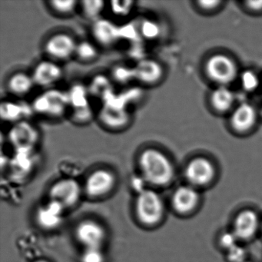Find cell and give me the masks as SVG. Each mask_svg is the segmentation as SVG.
Segmentation results:
<instances>
[{
    "mask_svg": "<svg viewBox=\"0 0 262 262\" xmlns=\"http://www.w3.org/2000/svg\"><path fill=\"white\" fill-rule=\"evenodd\" d=\"M143 179L156 186L168 185L174 179L173 164L168 156L156 148H147L138 159Z\"/></svg>",
    "mask_w": 262,
    "mask_h": 262,
    "instance_id": "1",
    "label": "cell"
},
{
    "mask_svg": "<svg viewBox=\"0 0 262 262\" xmlns=\"http://www.w3.org/2000/svg\"><path fill=\"white\" fill-rule=\"evenodd\" d=\"M69 106L70 102L67 93L50 90L36 98L32 105V110L44 117L58 119L66 114Z\"/></svg>",
    "mask_w": 262,
    "mask_h": 262,
    "instance_id": "2",
    "label": "cell"
},
{
    "mask_svg": "<svg viewBox=\"0 0 262 262\" xmlns=\"http://www.w3.org/2000/svg\"><path fill=\"white\" fill-rule=\"evenodd\" d=\"M164 204L160 196L151 190L145 189L139 193L136 211L139 222L147 226L157 225L164 215Z\"/></svg>",
    "mask_w": 262,
    "mask_h": 262,
    "instance_id": "3",
    "label": "cell"
},
{
    "mask_svg": "<svg viewBox=\"0 0 262 262\" xmlns=\"http://www.w3.org/2000/svg\"><path fill=\"white\" fill-rule=\"evenodd\" d=\"M7 137L16 151H33L39 143L40 134L33 124L23 120L13 124Z\"/></svg>",
    "mask_w": 262,
    "mask_h": 262,
    "instance_id": "4",
    "label": "cell"
},
{
    "mask_svg": "<svg viewBox=\"0 0 262 262\" xmlns=\"http://www.w3.org/2000/svg\"><path fill=\"white\" fill-rule=\"evenodd\" d=\"M206 72L211 80L221 85L231 83L235 79L237 73L235 63L225 55L211 56L207 62Z\"/></svg>",
    "mask_w": 262,
    "mask_h": 262,
    "instance_id": "5",
    "label": "cell"
},
{
    "mask_svg": "<svg viewBox=\"0 0 262 262\" xmlns=\"http://www.w3.org/2000/svg\"><path fill=\"white\" fill-rule=\"evenodd\" d=\"M215 174L212 162L202 157L190 161L185 169V179L193 187L209 185L214 180Z\"/></svg>",
    "mask_w": 262,
    "mask_h": 262,
    "instance_id": "6",
    "label": "cell"
},
{
    "mask_svg": "<svg viewBox=\"0 0 262 262\" xmlns=\"http://www.w3.org/2000/svg\"><path fill=\"white\" fill-rule=\"evenodd\" d=\"M77 42L73 36L59 33L50 36L45 45V53L56 61H66L76 55Z\"/></svg>",
    "mask_w": 262,
    "mask_h": 262,
    "instance_id": "7",
    "label": "cell"
},
{
    "mask_svg": "<svg viewBox=\"0 0 262 262\" xmlns=\"http://www.w3.org/2000/svg\"><path fill=\"white\" fill-rule=\"evenodd\" d=\"M81 188L79 184L73 179L58 181L50 188L51 201L58 202L64 208L73 206L79 200Z\"/></svg>",
    "mask_w": 262,
    "mask_h": 262,
    "instance_id": "8",
    "label": "cell"
},
{
    "mask_svg": "<svg viewBox=\"0 0 262 262\" xmlns=\"http://www.w3.org/2000/svg\"><path fill=\"white\" fill-rule=\"evenodd\" d=\"M76 236L85 248H101L105 239V231L98 222L85 220L78 225Z\"/></svg>",
    "mask_w": 262,
    "mask_h": 262,
    "instance_id": "9",
    "label": "cell"
},
{
    "mask_svg": "<svg viewBox=\"0 0 262 262\" xmlns=\"http://www.w3.org/2000/svg\"><path fill=\"white\" fill-rule=\"evenodd\" d=\"M115 184V174L110 170L100 168L92 172L87 178L85 191L91 197H101L111 191Z\"/></svg>",
    "mask_w": 262,
    "mask_h": 262,
    "instance_id": "10",
    "label": "cell"
},
{
    "mask_svg": "<svg viewBox=\"0 0 262 262\" xmlns=\"http://www.w3.org/2000/svg\"><path fill=\"white\" fill-rule=\"evenodd\" d=\"M260 226L258 216L251 209L241 211L234 217L233 231L237 240L248 241L252 238Z\"/></svg>",
    "mask_w": 262,
    "mask_h": 262,
    "instance_id": "11",
    "label": "cell"
},
{
    "mask_svg": "<svg viewBox=\"0 0 262 262\" xmlns=\"http://www.w3.org/2000/svg\"><path fill=\"white\" fill-rule=\"evenodd\" d=\"M200 194L194 187L182 185L173 193L171 205L174 211L180 214H188L197 208Z\"/></svg>",
    "mask_w": 262,
    "mask_h": 262,
    "instance_id": "12",
    "label": "cell"
},
{
    "mask_svg": "<svg viewBox=\"0 0 262 262\" xmlns=\"http://www.w3.org/2000/svg\"><path fill=\"white\" fill-rule=\"evenodd\" d=\"M32 77L35 85L39 87H51L62 79V68L53 61H42L35 67Z\"/></svg>",
    "mask_w": 262,
    "mask_h": 262,
    "instance_id": "13",
    "label": "cell"
},
{
    "mask_svg": "<svg viewBox=\"0 0 262 262\" xmlns=\"http://www.w3.org/2000/svg\"><path fill=\"white\" fill-rule=\"evenodd\" d=\"M136 80L145 85L158 83L163 76V69L157 61L143 59L133 68Z\"/></svg>",
    "mask_w": 262,
    "mask_h": 262,
    "instance_id": "14",
    "label": "cell"
},
{
    "mask_svg": "<svg viewBox=\"0 0 262 262\" xmlns=\"http://www.w3.org/2000/svg\"><path fill=\"white\" fill-rule=\"evenodd\" d=\"M64 207L54 201H50L45 206L41 207L36 214L38 224L46 229H53L62 222Z\"/></svg>",
    "mask_w": 262,
    "mask_h": 262,
    "instance_id": "15",
    "label": "cell"
},
{
    "mask_svg": "<svg viewBox=\"0 0 262 262\" xmlns=\"http://www.w3.org/2000/svg\"><path fill=\"white\" fill-rule=\"evenodd\" d=\"M256 111L251 104L243 102L236 108L231 118L233 128L238 132H246L255 123Z\"/></svg>",
    "mask_w": 262,
    "mask_h": 262,
    "instance_id": "16",
    "label": "cell"
},
{
    "mask_svg": "<svg viewBox=\"0 0 262 262\" xmlns=\"http://www.w3.org/2000/svg\"><path fill=\"white\" fill-rule=\"evenodd\" d=\"M35 85L32 75L19 72L9 78L7 88L13 96L23 97L28 95Z\"/></svg>",
    "mask_w": 262,
    "mask_h": 262,
    "instance_id": "17",
    "label": "cell"
},
{
    "mask_svg": "<svg viewBox=\"0 0 262 262\" xmlns=\"http://www.w3.org/2000/svg\"><path fill=\"white\" fill-rule=\"evenodd\" d=\"M100 119L105 126L118 130L127 125L129 118L124 108L119 106H106L101 112Z\"/></svg>",
    "mask_w": 262,
    "mask_h": 262,
    "instance_id": "18",
    "label": "cell"
},
{
    "mask_svg": "<svg viewBox=\"0 0 262 262\" xmlns=\"http://www.w3.org/2000/svg\"><path fill=\"white\" fill-rule=\"evenodd\" d=\"M93 36L101 45L111 46L117 42L120 30L107 20H98L93 28Z\"/></svg>",
    "mask_w": 262,
    "mask_h": 262,
    "instance_id": "19",
    "label": "cell"
},
{
    "mask_svg": "<svg viewBox=\"0 0 262 262\" xmlns=\"http://www.w3.org/2000/svg\"><path fill=\"white\" fill-rule=\"evenodd\" d=\"M211 101L216 110L225 112L231 108L235 101V96L226 85H220L213 92Z\"/></svg>",
    "mask_w": 262,
    "mask_h": 262,
    "instance_id": "20",
    "label": "cell"
},
{
    "mask_svg": "<svg viewBox=\"0 0 262 262\" xmlns=\"http://www.w3.org/2000/svg\"><path fill=\"white\" fill-rule=\"evenodd\" d=\"M1 117L7 122H11L13 124L24 120L23 117L25 116V108L22 104L13 102H2L1 104Z\"/></svg>",
    "mask_w": 262,
    "mask_h": 262,
    "instance_id": "21",
    "label": "cell"
},
{
    "mask_svg": "<svg viewBox=\"0 0 262 262\" xmlns=\"http://www.w3.org/2000/svg\"><path fill=\"white\" fill-rule=\"evenodd\" d=\"M48 4L52 11L56 14L68 16L75 13L79 3L76 0H53Z\"/></svg>",
    "mask_w": 262,
    "mask_h": 262,
    "instance_id": "22",
    "label": "cell"
},
{
    "mask_svg": "<svg viewBox=\"0 0 262 262\" xmlns=\"http://www.w3.org/2000/svg\"><path fill=\"white\" fill-rule=\"evenodd\" d=\"M70 102V106H73L75 110L85 108L88 107V101H87L86 90L81 86L76 85L72 89L70 93H67Z\"/></svg>",
    "mask_w": 262,
    "mask_h": 262,
    "instance_id": "23",
    "label": "cell"
},
{
    "mask_svg": "<svg viewBox=\"0 0 262 262\" xmlns=\"http://www.w3.org/2000/svg\"><path fill=\"white\" fill-rule=\"evenodd\" d=\"M82 62H92L98 56V50L92 42L84 41L77 44L76 55Z\"/></svg>",
    "mask_w": 262,
    "mask_h": 262,
    "instance_id": "24",
    "label": "cell"
},
{
    "mask_svg": "<svg viewBox=\"0 0 262 262\" xmlns=\"http://www.w3.org/2000/svg\"><path fill=\"white\" fill-rule=\"evenodd\" d=\"M84 14L90 19H96L102 13L105 3L100 0H88L81 3Z\"/></svg>",
    "mask_w": 262,
    "mask_h": 262,
    "instance_id": "25",
    "label": "cell"
},
{
    "mask_svg": "<svg viewBox=\"0 0 262 262\" xmlns=\"http://www.w3.org/2000/svg\"><path fill=\"white\" fill-rule=\"evenodd\" d=\"M135 3L133 1H113L111 10L118 16H126L131 13Z\"/></svg>",
    "mask_w": 262,
    "mask_h": 262,
    "instance_id": "26",
    "label": "cell"
},
{
    "mask_svg": "<svg viewBox=\"0 0 262 262\" xmlns=\"http://www.w3.org/2000/svg\"><path fill=\"white\" fill-rule=\"evenodd\" d=\"M241 83L246 91H254L258 86L259 79L257 75L252 71H245L241 76Z\"/></svg>",
    "mask_w": 262,
    "mask_h": 262,
    "instance_id": "27",
    "label": "cell"
},
{
    "mask_svg": "<svg viewBox=\"0 0 262 262\" xmlns=\"http://www.w3.org/2000/svg\"><path fill=\"white\" fill-rule=\"evenodd\" d=\"M105 257L101 248H85L81 255V262H104Z\"/></svg>",
    "mask_w": 262,
    "mask_h": 262,
    "instance_id": "28",
    "label": "cell"
},
{
    "mask_svg": "<svg viewBox=\"0 0 262 262\" xmlns=\"http://www.w3.org/2000/svg\"><path fill=\"white\" fill-rule=\"evenodd\" d=\"M227 257L230 262H245L246 251L237 244L227 251Z\"/></svg>",
    "mask_w": 262,
    "mask_h": 262,
    "instance_id": "29",
    "label": "cell"
},
{
    "mask_svg": "<svg viewBox=\"0 0 262 262\" xmlns=\"http://www.w3.org/2000/svg\"><path fill=\"white\" fill-rule=\"evenodd\" d=\"M142 30L144 36H146L147 38H150V39H154V38L157 37L160 33V29H159L158 24L150 22V21H148V22L143 24Z\"/></svg>",
    "mask_w": 262,
    "mask_h": 262,
    "instance_id": "30",
    "label": "cell"
},
{
    "mask_svg": "<svg viewBox=\"0 0 262 262\" xmlns=\"http://www.w3.org/2000/svg\"><path fill=\"white\" fill-rule=\"evenodd\" d=\"M73 116L75 122H79L80 124L88 122L92 118L91 111L89 106L79 108V110H76L73 112Z\"/></svg>",
    "mask_w": 262,
    "mask_h": 262,
    "instance_id": "31",
    "label": "cell"
},
{
    "mask_svg": "<svg viewBox=\"0 0 262 262\" xmlns=\"http://www.w3.org/2000/svg\"><path fill=\"white\" fill-rule=\"evenodd\" d=\"M237 238L234 235V233H224L220 238V244L222 248H225L228 251L234 245H237Z\"/></svg>",
    "mask_w": 262,
    "mask_h": 262,
    "instance_id": "32",
    "label": "cell"
},
{
    "mask_svg": "<svg viewBox=\"0 0 262 262\" xmlns=\"http://www.w3.org/2000/svg\"><path fill=\"white\" fill-rule=\"evenodd\" d=\"M199 4L202 8L211 10L216 8L221 4V2L220 1H200Z\"/></svg>",
    "mask_w": 262,
    "mask_h": 262,
    "instance_id": "33",
    "label": "cell"
},
{
    "mask_svg": "<svg viewBox=\"0 0 262 262\" xmlns=\"http://www.w3.org/2000/svg\"><path fill=\"white\" fill-rule=\"evenodd\" d=\"M247 7L254 11H260L262 10V1H249L246 3Z\"/></svg>",
    "mask_w": 262,
    "mask_h": 262,
    "instance_id": "34",
    "label": "cell"
},
{
    "mask_svg": "<svg viewBox=\"0 0 262 262\" xmlns=\"http://www.w3.org/2000/svg\"><path fill=\"white\" fill-rule=\"evenodd\" d=\"M35 262H49V261H47V260H38Z\"/></svg>",
    "mask_w": 262,
    "mask_h": 262,
    "instance_id": "35",
    "label": "cell"
},
{
    "mask_svg": "<svg viewBox=\"0 0 262 262\" xmlns=\"http://www.w3.org/2000/svg\"><path fill=\"white\" fill-rule=\"evenodd\" d=\"M245 262H251V261H248V260H246V261H245Z\"/></svg>",
    "mask_w": 262,
    "mask_h": 262,
    "instance_id": "36",
    "label": "cell"
},
{
    "mask_svg": "<svg viewBox=\"0 0 262 262\" xmlns=\"http://www.w3.org/2000/svg\"><path fill=\"white\" fill-rule=\"evenodd\" d=\"M261 230H262V224H261Z\"/></svg>",
    "mask_w": 262,
    "mask_h": 262,
    "instance_id": "37",
    "label": "cell"
}]
</instances>
